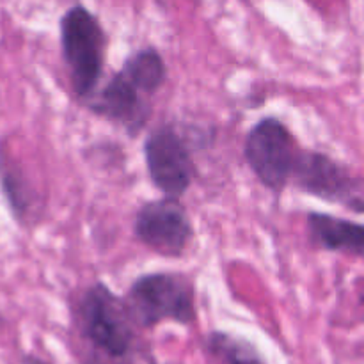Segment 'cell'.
<instances>
[{
  "mask_svg": "<svg viewBox=\"0 0 364 364\" xmlns=\"http://www.w3.org/2000/svg\"><path fill=\"white\" fill-rule=\"evenodd\" d=\"M71 318L82 340L100 354L123 361L134 352L137 327L123 297L103 281H92L71 299Z\"/></svg>",
  "mask_w": 364,
  "mask_h": 364,
  "instance_id": "1",
  "label": "cell"
},
{
  "mask_svg": "<svg viewBox=\"0 0 364 364\" xmlns=\"http://www.w3.org/2000/svg\"><path fill=\"white\" fill-rule=\"evenodd\" d=\"M123 301L137 329H155L164 322L192 326L198 320L196 284L187 274H141L130 283Z\"/></svg>",
  "mask_w": 364,
  "mask_h": 364,
  "instance_id": "2",
  "label": "cell"
},
{
  "mask_svg": "<svg viewBox=\"0 0 364 364\" xmlns=\"http://www.w3.org/2000/svg\"><path fill=\"white\" fill-rule=\"evenodd\" d=\"M60 50L71 91L85 105L102 82L107 38L98 18L84 6H73L64 13L60 20Z\"/></svg>",
  "mask_w": 364,
  "mask_h": 364,
  "instance_id": "3",
  "label": "cell"
},
{
  "mask_svg": "<svg viewBox=\"0 0 364 364\" xmlns=\"http://www.w3.org/2000/svg\"><path fill=\"white\" fill-rule=\"evenodd\" d=\"M299 142L288 124L277 116H265L249 128L244 141V159L256 180L281 196L291 181Z\"/></svg>",
  "mask_w": 364,
  "mask_h": 364,
  "instance_id": "4",
  "label": "cell"
},
{
  "mask_svg": "<svg viewBox=\"0 0 364 364\" xmlns=\"http://www.w3.org/2000/svg\"><path fill=\"white\" fill-rule=\"evenodd\" d=\"M151 185L166 198L181 199L194 185L198 166L187 135L174 123H160L142 142Z\"/></svg>",
  "mask_w": 364,
  "mask_h": 364,
  "instance_id": "5",
  "label": "cell"
},
{
  "mask_svg": "<svg viewBox=\"0 0 364 364\" xmlns=\"http://www.w3.org/2000/svg\"><path fill=\"white\" fill-rule=\"evenodd\" d=\"M290 183L313 198L364 213V178L327 153L299 149Z\"/></svg>",
  "mask_w": 364,
  "mask_h": 364,
  "instance_id": "6",
  "label": "cell"
},
{
  "mask_svg": "<svg viewBox=\"0 0 364 364\" xmlns=\"http://www.w3.org/2000/svg\"><path fill=\"white\" fill-rule=\"evenodd\" d=\"M132 230L144 247L167 259L185 256L196 237L194 224L183 201L166 196L142 203L134 215Z\"/></svg>",
  "mask_w": 364,
  "mask_h": 364,
  "instance_id": "7",
  "label": "cell"
},
{
  "mask_svg": "<svg viewBox=\"0 0 364 364\" xmlns=\"http://www.w3.org/2000/svg\"><path fill=\"white\" fill-rule=\"evenodd\" d=\"M85 107L95 116L123 128L130 139L139 137L153 116L151 98L132 84L121 70L114 71L109 80L96 89Z\"/></svg>",
  "mask_w": 364,
  "mask_h": 364,
  "instance_id": "8",
  "label": "cell"
},
{
  "mask_svg": "<svg viewBox=\"0 0 364 364\" xmlns=\"http://www.w3.org/2000/svg\"><path fill=\"white\" fill-rule=\"evenodd\" d=\"M0 194L14 223L20 228H36L45 215V198L25 171L23 164L11 156L0 144Z\"/></svg>",
  "mask_w": 364,
  "mask_h": 364,
  "instance_id": "9",
  "label": "cell"
},
{
  "mask_svg": "<svg viewBox=\"0 0 364 364\" xmlns=\"http://www.w3.org/2000/svg\"><path fill=\"white\" fill-rule=\"evenodd\" d=\"M309 244L320 251L364 259V224L323 212L306 215Z\"/></svg>",
  "mask_w": 364,
  "mask_h": 364,
  "instance_id": "10",
  "label": "cell"
},
{
  "mask_svg": "<svg viewBox=\"0 0 364 364\" xmlns=\"http://www.w3.org/2000/svg\"><path fill=\"white\" fill-rule=\"evenodd\" d=\"M119 70L149 98H153L167 82V64L155 46L135 50L124 59Z\"/></svg>",
  "mask_w": 364,
  "mask_h": 364,
  "instance_id": "11",
  "label": "cell"
},
{
  "mask_svg": "<svg viewBox=\"0 0 364 364\" xmlns=\"http://www.w3.org/2000/svg\"><path fill=\"white\" fill-rule=\"evenodd\" d=\"M205 345L208 354L220 364H267L252 341L228 331L208 333Z\"/></svg>",
  "mask_w": 364,
  "mask_h": 364,
  "instance_id": "12",
  "label": "cell"
},
{
  "mask_svg": "<svg viewBox=\"0 0 364 364\" xmlns=\"http://www.w3.org/2000/svg\"><path fill=\"white\" fill-rule=\"evenodd\" d=\"M20 364H52V363H48L46 359L39 358V355L36 354H25L23 358L20 359Z\"/></svg>",
  "mask_w": 364,
  "mask_h": 364,
  "instance_id": "13",
  "label": "cell"
},
{
  "mask_svg": "<svg viewBox=\"0 0 364 364\" xmlns=\"http://www.w3.org/2000/svg\"><path fill=\"white\" fill-rule=\"evenodd\" d=\"M358 283H359V304L364 308V277L363 279H359Z\"/></svg>",
  "mask_w": 364,
  "mask_h": 364,
  "instance_id": "14",
  "label": "cell"
}]
</instances>
